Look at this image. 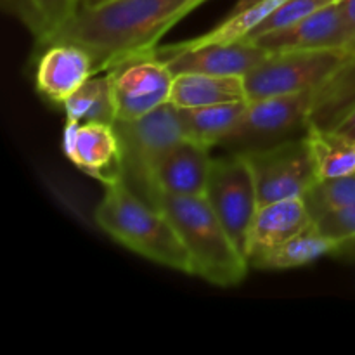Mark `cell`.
I'll list each match as a JSON object with an SVG mask.
<instances>
[{
	"instance_id": "cell-1",
	"label": "cell",
	"mask_w": 355,
	"mask_h": 355,
	"mask_svg": "<svg viewBox=\"0 0 355 355\" xmlns=\"http://www.w3.org/2000/svg\"><path fill=\"white\" fill-rule=\"evenodd\" d=\"M187 0H103L83 3L45 45L69 42L87 49L97 71L151 52L179 21Z\"/></svg>"
},
{
	"instance_id": "cell-2",
	"label": "cell",
	"mask_w": 355,
	"mask_h": 355,
	"mask_svg": "<svg viewBox=\"0 0 355 355\" xmlns=\"http://www.w3.org/2000/svg\"><path fill=\"white\" fill-rule=\"evenodd\" d=\"M96 222L106 234L137 255L193 274V263L175 227L158 207L132 193L123 182L106 186L96 208Z\"/></svg>"
},
{
	"instance_id": "cell-3",
	"label": "cell",
	"mask_w": 355,
	"mask_h": 355,
	"mask_svg": "<svg viewBox=\"0 0 355 355\" xmlns=\"http://www.w3.org/2000/svg\"><path fill=\"white\" fill-rule=\"evenodd\" d=\"M158 208L168 217L186 246L193 276L222 288L236 286L245 279L250 269L248 259L232 241L205 196L159 194Z\"/></svg>"
},
{
	"instance_id": "cell-4",
	"label": "cell",
	"mask_w": 355,
	"mask_h": 355,
	"mask_svg": "<svg viewBox=\"0 0 355 355\" xmlns=\"http://www.w3.org/2000/svg\"><path fill=\"white\" fill-rule=\"evenodd\" d=\"M121 151V180L128 189L158 207L156 172L170 148L186 137L179 110L172 103L130 121H114Z\"/></svg>"
},
{
	"instance_id": "cell-5",
	"label": "cell",
	"mask_w": 355,
	"mask_h": 355,
	"mask_svg": "<svg viewBox=\"0 0 355 355\" xmlns=\"http://www.w3.org/2000/svg\"><path fill=\"white\" fill-rule=\"evenodd\" d=\"M315 92L248 101L234 127L217 148L227 153L262 151L307 132Z\"/></svg>"
},
{
	"instance_id": "cell-6",
	"label": "cell",
	"mask_w": 355,
	"mask_h": 355,
	"mask_svg": "<svg viewBox=\"0 0 355 355\" xmlns=\"http://www.w3.org/2000/svg\"><path fill=\"white\" fill-rule=\"evenodd\" d=\"M354 55L342 51H293L269 54L245 76L248 101L315 92Z\"/></svg>"
},
{
	"instance_id": "cell-7",
	"label": "cell",
	"mask_w": 355,
	"mask_h": 355,
	"mask_svg": "<svg viewBox=\"0 0 355 355\" xmlns=\"http://www.w3.org/2000/svg\"><path fill=\"white\" fill-rule=\"evenodd\" d=\"M205 200L246 257L250 231L260 200L255 173L245 155L227 153L222 158H214Z\"/></svg>"
},
{
	"instance_id": "cell-8",
	"label": "cell",
	"mask_w": 355,
	"mask_h": 355,
	"mask_svg": "<svg viewBox=\"0 0 355 355\" xmlns=\"http://www.w3.org/2000/svg\"><path fill=\"white\" fill-rule=\"evenodd\" d=\"M116 120H139L170 103L173 73L151 52L132 55L107 69Z\"/></svg>"
},
{
	"instance_id": "cell-9",
	"label": "cell",
	"mask_w": 355,
	"mask_h": 355,
	"mask_svg": "<svg viewBox=\"0 0 355 355\" xmlns=\"http://www.w3.org/2000/svg\"><path fill=\"white\" fill-rule=\"evenodd\" d=\"M245 156L255 173L260 205L302 198L319 180L305 134Z\"/></svg>"
},
{
	"instance_id": "cell-10",
	"label": "cell",
	"mask_w": 355,
	"mask_h": 355,
	"mask_svg": "<svg viewBox=\"0 0 355 355\" xmlns=\"http://www.w3.org/2000/svg\"><path fill=\"white\" fill-rule=\"evenodd\" d=\"M155 54L168 66L173 75L180 73H207V75L246 76L269 55L250 40L229 44L189 45L186 42L155 47Z\"/></svg>"
},
{
	"instance_id": "cell-11",
	"label": "cell",
	"mask_w": 355,
	"mask_h": 355,
	"mask_svg": "<svg viewBox=\"0 0 355 355\" xmlns=\"http://www.w3.org/2000/svg\"><path fill=\"white\" fill-rule=\"evenodd\" d=\"M250 42L269 54L293 51H342L352 55V37L338 7V0L291 26L260 35Z\"/></svg>"
},
{
	"instance_id": "cell-12",
	"label": "cell",
	"mask_w": 355,
	"mask_h": 355,
	"mask_svg": "<svg viewBox=\"0 0 355 355\" xmlns=\"http://www.w3.org/2000/svg\"><path fill=\"white\" fill-rule=\"evenodd\" d=\"M62 151L76 168L104 186L121 180L120 141L113 125L66 120Z\"/></svg>"
},
{
	"instance_id": "cell-13",
	"label": "cell",
	"mask_w": 355,
	"mask_h": 355,
	"mask_svg": "<svg viewBox=\"0 0 355 355\" xmlns=\"http://www.w3.org/2000/svg\"><path fill=\"white\" fill-rule=\"evenodd\" d=\"M97 73L96 61L87 49L69 42L45 45L35 69V83L42 96L62 104L90 76Z\"/></svg>"
},
{
	"instance_id": "cell-14",
	"label": "cell",
	"mask_w": 355,
	"mask_h": 355,
	"mask_svg": "<svg viewBox=\"0 0 355 355\" xmlns=\"http://www.w3.org/2000/svg\"><path fill=\"white\" fill-rule=\"evenodd\" d=\"M214 158L210 148L184 137L163 156L156 172L159 194L205 196ZM159 200V198H158Z\"/></svg>"
},
{
	"instance_id": "cell-15",
	"label": "cell",
	"mask_w": 355,
	"mask_h": 355,
	"mask_svg": "<svg viewBox=\"0 0 355 355\" xmlns=\"http://www.w3.org/2000/svg\"><path fill=\"white\" fill-rule=\"evenodd\" d=\"M314 224L304 198H286L260 205L248 238L246 259L267 252Z\"/></svg>"
},
{
	"instance_id": "cell-16",
	"label": "cell",
	"mask_w": 355,
	"mask_h": 355,
	"mask_svg": "<svg viewBox=\"0 0 355 355\" xmlns=\"http://www.w3.org/2000/svg\"><path fill=\"white\" fill-rule=\"evenodd\" d=\"M248 101L245 76L207 75V73H180L173 75L170 103L184 107L214 106V104Z\"/></svg>"
},
{
	"instance_id": "cell-17",
	"label": "cell",
	"mask_w": 355,
	"mask_h": 355,
	"mask_svg": "<svg viewBox=\"0 0 355 355\" xmlns=\"http://www.w3.org/2000/svg\"><path fill=\"white\" fill-rule=\"evenodd\" d=\"M342 248L338 241L321 234L314 224L288 241L259 253L248 260L250 267L263 270H288L318 262Z\"/></svg>"
},
{
	"instance_id": "cell-18",
	"label": "cell",
	"mask_w": 355,
	"mask_h": 355,
	"mask_svg": "<svg viewBox=\"0 0 355 355\" xmlns=\"http://www.w3.org/2000/svg\"><path fill=\"white\" fill-rule=\"evenodd\" d=\"M248 101L214 104V106L184 107L179 110L180 123L187 139L207 148H217L222 139L229 134L236 121L245 111Z\"/></svg>"
},
{
	"instance_id": "cell-19",
	"label": "cell",
	"mask_w": 355,
	"mask_h": 355,
	"mask_svg": "<svg viewBox=\"0 0 355 355\" xmlns=\"http://www.w3.org/2000/svg\"><path fill=\"white\" fill-rule=\"evenodd\" d=\"M319 179L355 173V142L335 128H321L309 125L305 132Z\"/></svg>"
},
{
	"instance_id": "cell-20",
	"label": "cell",
	"mask_w": 355,
	"mask_h": 355,
	"mask_svg": "<svg viewBox=\"0 0 355 355\" xmlns=\"http://www.w3.org/2000/svg\"><path fill=\"white\" fill-rule=\"evenodd\" d=\"M355 106V58L350 59L326 85L315 90L309 125L335 128Z\"/></svg>"
},
{
	"instance_id": "cell-21",
	"label": "cell",
	"mask_w": 355,
	"mask_h": 355,
	"mask_svg": "<svg viewBox=\"0 0 355 355\" xmlns=\"http://www.w3.org/2000/svg\"><path fill=\"white\" fill-rule=\"evenodd\" d=\"M68 120L80 123H110L116 121L113 85L110 75L90 76L69 99L61 104Z\"/></svg>"
},
{
	"instance_id": "cell-22",
	"label": "cell",
	"mask_w": 355,
	"mask_h": 355,
	"mask_svg": "<svg viewBox=\"0 0 355 355\" xmlns=\"http://www.w3.org/2000/svg\"><path fill=\"white\" fill-rule=\"evenodd\" d=\"M85 0H23V17L40 44H47Z\"/></svg>"
},
{
	"instance_id": "cell-23",
	"label": "cell",
	"mask_w": 355,
	"mask_h": 355,
	"mask_svg": "<svg viewBox=\"0 0 355 355\" xmlns=\"http://www.w3.org/2000/svg\"><path fill=\"white\" fill-rule=\"evenodd\" d=\"M302 198L314 220L328 211L355 207V173L335 179H319Z\"/></svg>"
},
{
	"instance_id": "cell-24",
	"label": "cell",
	"mask_w": 355,
	"mask_h": 355,
	"mask_svg": "<svg viewBox=\"0 0 355 355\" xmlns=\"http://www.w3.org/2000/svg\"><path fill=\"white\" fill-rule=\"evenodd\" d=\"M336 2V0H284L279 7L272 10L245 40H252V38L260 37V35L270 33V31L283 30V28L291 26V24L298 23V21L305 19L307 16L314 14L315 10L322 9V7L329 6V3Z\"/></svg>"
},
{
	"instance_id": "cell-25",
	"label": "cell",
	"mask_w": 355,
	"mask_h": 355,
	"mask_svg": "<svg viewBox=\"0 0 355 355\" xmlns=\"http://www.w3.org/2000/svg\"><path fill=\"white\" fill-rule=\"evenodd\" d=\"M314 225L321 234L335 239L342 246L355 241V207L328 211L314 220Z\"/></svg>"
},
{
	"instance_id": "cell-26",
	"label": "cell",
	"mask_w": 355,
	"mask_h": 355,
	"mask_svg": "<svg viewBox=\"0 0 355 355\" xmlns=\"http://www.w3.org/2000/svg\"><path fill=\"white\" fill-rule=\"evenodd\" d=\"M338 7L352 37V55H355V0H338Z\"/></svg>"
},
{
	"instance_id": "cell-27",
	"label": "cell",
	"mask_w": 355,
	"mask_h": 355,
	"mask_svg": "<svg viewBox=\"0 0 355 355\" xmlns=\"http://www.w3.org/2000/svg\"><path fill=\"white\" fill-rule=\"evenodd\" d=\"M335 130L340 132L342 135H345V137L352 139L355 142V106L342 118V120H340V123L336 125Z\"/></svg>"
},
{
	"instance_id": "cell-28",
	"label": "cell",
	"mask_w": 355,
	"mask_h": 355,
	"mask_svg": "<svg viewBox=\"0 0 355 355\" xmlns=\"http://www.w3.org/2000/svg\"><path fill=\"white\" fill-rule=\"evenodd\" d=\"M203 2H207V0H187L186 6H184L182 10H180V12H179V17H177V21H179V23H180V19H184V17H186L187 14L193 12V10L196 9V7H200Z\"/></svg>"
},
{
	"instance_id": "cell-29",
	"label": "cell",
	"mask_w": 355,
	"mask_h": 355,
	"mask_svg": "<svg viewBox=\"0 0 355 355\" xmlns=\"http://www.w3.org/2000/svg\"><path fill=\"white\" fill-rule=\"evenodd\" d=\"M257 2H260V0H238V2H236V6L232 7V10L229 14H234V12H239V10L248 9V7H252L253 3H257Z\"/></svg>"
},
{
	"instance_id": "cell-30",
	"label": "cell",
	"mask_w": 355,
	"mask_h": 355,
	"mask_svg": "<svg viewBox=\"0 0 355 355\" xmlns=\"http://www.w3.org/2000/svg\"><path fill=\"white\" fill-rule=\"evenodd\" d=\"M96 2H103V0H85V3H96Z\"/></svg>"
}]
</instances>
